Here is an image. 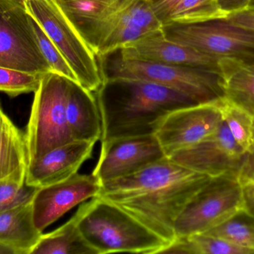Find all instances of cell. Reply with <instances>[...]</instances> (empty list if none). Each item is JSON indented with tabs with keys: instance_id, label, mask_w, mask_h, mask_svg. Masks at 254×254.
Instances as JSON below:
<instances>
[{
	"instance_id": "6da1fadb",
	"label": "cell",
	"mask_w": 254,
	"mask_h": 254,
	"mask_svg": "<svg viewBox=\"0 0 254 254\" xmlns=\"http://www.w3.org/2000/svg\"><path fill=\"white\" fill-rule=\"evenodd\" d=\"M211 178L166 157L132 174L103 182L96 197L116 204L170 244L176 240V219Z\"/></svg>"
},
{
	"instance_id": "7a4b0ae2",
	"label": "cell",
	"mask_w": 254,
	"mask_h": 254,
	"mask_svg": "<svg viewBox=\"0 0 254 254\" xmlns=\"http://www.w3.org/2000/svg\"><path fill=\"white\" fill-rule=\"evenodd\" d=\"M95 94L102 123L101 142L155 135L173 110L198 104L176 89L146 81L105 82Z\"/></svg>"
},
{
	"instance_id": "3957f363",
	"label": "cell",
	"mask_w": 254,
	"mask_h": 254,
	"mask_svg": "<svg viewBox=\"0 0 254 254\" xmlns=\"http://www.w3.org/2000/svg\"><path fill=\"white\" fill-rule=\"evenodd\" d=\"M78 228L97 254H161L170 243L113 203L99 197L77 210Z\"/></svg>"
},
{
	"instance_id": "277c9868",
	"label": "cell",
	"mask_w": 254,
	"mask_h": 254,
	"mask_svg": "<svg viewBox=\"0 0 254 254\" xmlns=\"http://www.w3.org/2000/svg\"><path fill=\"white\" fill-rule=\"evenodd\" d=\"M101 69L104 83L136 80L154 82L176 89L198 104L219 102L224 98L219 72L209 69L125 59L121 56Z\"/></svg>"
},
{
	"instance_id": "5b68a950",
	"label": "cell",
	"mask_w": 254,
	"mask_h": 254,
	"mask_svg": "<svg viewBox=\"0 0 254 254\" xmlns=\"http://www.w3.org/2000/svg\"><path fill=\"white\" fill-rule=\"evenodd\" d=\"M69 81L57 73H46L34 92L25 133L28 163L73 141L65 113Z\"/></svg>"
},
{
	"instance_id": "8992f818",
	"label": "cell",
	"mask_w": 254,
	"mask_h": 254,
	"mask_svg": "<svg viewBox=\"0 0 254 254\" xmlns=\"http://www.w3.org/2000/svg\"><path fill=\"white\" fill-rule=\"evenodd\" d=\"M25 6L62 54L79 85L89 92H98L104 83L98 57L55 0H26Z\"/></svg>"
},
{
	"instance_id": "52a82bcc",
	"label": "cell",
	"mask_w": 254,
	"mask_h": 254,
	"mask_svg": "<svg viewBox=\"0 0 254 254\" xmlns=\"http://www.w3.org/2000/svg\"><path fill=\"white\" fill-rule=\"evenodd\" d=\"M243 210L246 206L237 174L212 177L176 219V238L202 234Z\"/></svg>"
},
{
	"instance_id": "ba28073f",
	"label": "cell",
	"mask_w": 254,
	"mask_h": 254,
	"mask_svg": "<svg viewBox=\"0 0 254 254\" xmlns=\"http://www.w3.org/2000/svg\"><path fill=\"white\" fill-rule=\"evenodd\" d=\"M0 67L52 73L39 48L25 2L20 0H0Z\"/></svg>"
},
{
	"instance_id": "9c48e42d",
	"label": "cell",
	"mask_w": 254,
	"mask_h": 254,
	"mask_svg": "<svg viewBox=\"0 0 254 254\" xmlns=\"http://www.w3.org/2000/svg\"><path fill=\"white\" fill-rule=\"evenodd\" d=\"M162 31L169 40L216 58L254 61V31L224 19L195 24L166 23Z\"/></svg>"
},
{
	"instance_id": "30bf717a",
	"label": "cell",
	"mask_w": 254,
	"mask_h": 254,
	"mask_svg": "<svg viewBox=\"0 0 254 254\" xmlns=\"http://www.w3.org/2000/svg\"><path fill=\"white\" fill-rule=\"evenodd\" d=\"M222 101L176 109L166 116L155 135L167 158L217 131L223 122Z\"/></svg>"
},
{
	"instance_id": "8fae6325",
	"label": "cell",
	"mask_w": 254,
	"mask_h": 254,
	"mask_svg": "<svg viewBox=\"0 0 254 254\" xmlns=\"http://www.w3.org/2000/svg\"><path fill=\"white\" fill-rule=\"evenodd\" d=\"M164 158L155 135L101 142V155L92 174L103 183L132 174Z\"/></svg>"
},
{
	"instance_id": "7c38bea8",
	"label": "cell",
	"mask_w": 254,
	"mask_h": 254,
	"mask_svg": "<svg viewBox=\"0 0 254 254\" xmlns=\"http://www.w3.org/2000/svg\"><path fill=\"white\" fill-rule=\"evenodd\" d=\"M245 154L223 121L214 134L168 158L185 168L216 177L237 174Z\"/></svg>"
},
{
	"instance_id": "4fadbf2b",
	"label": "cell",
	"mask_w": 254,
	"mask_h": 254,
	"mask_svg": "<svg viewBox=\"0 0 254 254\" xmlns=\"http://www.w3.org/2000/svg\"><path fill=\"white\" fill-rule=\"evenodd\" d=\"M101 186L93 174L77 172L59 183L39 188L32 201L36 227L43 232L76 206L96 197Z\"/></svg>"
},
{
	"instance_id": "5bb4252c",
	"label": "cell",
	"mask_w": 254,
	"mask_h": 254,
	"mask_svg": "<svg viewBox=\"0 0 254 254\" xmlns=\"http://www.w3.org/2000/svg\"><path fill=\"white\" fill-rule=\"evenodd\" d=\"M118 52L119 56L125 59L200 67L219 72V58L169 40L163 31L148 34L131 42Z\"/></svg>"
},
{
	"instance_id": "9a60e30c",
	"label": "cell",
	"mask_w": 254,
	"mask_h": 254,
	"mask_svg": "<svg viewBox=\"0 0 254 254\" xmlns=\"http://www.w3.org/2000/svg\"><path fill=\"white\" fill-rule=\"evenodd\" d=\"M95 142L73 140L28 163L25 183L44 187L69 178L92 157Z\"/></svg>"
},
{
	"instance_id": "2e32d148",
	"label": "cell",
	"mask_w": 254,
	"mask_h": 254,
	"mask_svg": "<svg viewBox=\"0 0 254 254\" xmlns=\"http://www.w3.org/2000/svg\"><path fill=\"white\" fill-rule=\"evenodd\" d=\"M89 47L95 48L106 26L134 0H55Z\"/></svg>"
},
{
	"instance_id": "e0dca14e",
	"label": "cell",
	"mask_w": 254,
	"mask_h": 254,
	"mask_svg": "<svg viewBox=\"0 0 254 254\" xmlns=\"http://www.w3.org/2000/svg\"><path fill=\"white\" fill-rule=\"evenodd\" d=\"M65 113L73 140L96 143L101 140L102 123L95 93L69 81Z\"/></svg>"
},
{
	"instance_id": "ac0fdd59",
	"label": "cell",
	"mask_w": 254,
	"mask_h": 254,
	"mask_svg": "<svg viewBox=\"0 0 254 254\" xmlns=\"http://www.w3.org/2000/svg\"><path fill=\"white\" fill-rule=\"evenodd\" d=\"M218 70L224 98L254 119V61L224 57L218 61Z\"/></svg>"
},
{
	"instance_id": "d6986e66",
	"label": "cell",
	"mask_w": 254,
	"mask_h": 254,
	"mask_svg": "<svg viewBox=\"0 0 254 254\" xmlns=\"http://www.w3.org/2000/svg\"><path fill=\"white\" fill-rule=\"evenodd\" d=\"M43 232L36 227L32 202L0 212V243L16 254H31Z\"/></svg>"
},
{
	"instance_id": "ffe728a7",
	"label": "cell",
	"mask_w": 254,
	"mask_h": 254,
	"mask_svg": "<svg viewBox=\"0 0 254 254\" xmlns=\"http://www.w3.org/2000/svg\"><path fill=\"white\" fill-rule=\"evenodd\" d=\"M28 158L25 135L0 104V180L25 183Z\"/></svg>"
},
{
	"instance_id": "44dd1931",
	"label": "cell",
	"mask_w": 254,
	"mask_h": 254,
	"mask_svg": "<svg viewBox=\"0 0 254 254\" xmlns=\"http://www.w3.org/2000/svg\"><path fill=\"white\" fill-rule=\"evenodd\" d=\"M78 213L53 232L43 234L31 254H97L78 228Z\"/></svg>"
},
{
	"instance_id": "7402d4cb",
	"label": "cell",
	"mask_w": 254,
	"mask_h": 254,
	"mask_svg": "<svg viewBox=\"0 0 254 254\" xmlns=\"http://www.w3.org/2000/svg\"><path fill=\"white\" fill-rule=\"evenodd\" d=\"M219 0H181L164 20L166 23L195 24L226 19Z\"/></svg>"
},
{
	"instance_id": "603a6c76",
	"label": "cell",
	"mask_w": 254,
	"mask_h": 254,
	"mask_svg": "<svg viewBox=\"0 0 254 254\" xmlns=\"http://www.w3.org/2000/svg\"><path fill=\"white\" fill-rule=\"evenodd\" d=\"M202 234L219 237L254 254V216L246 210Z\"/></svg>"
},
{
	"instance_id": "cb8c5ba5",
	"label": "cell",
	"mask_w": 254,
	"mask_h": 254,
	"mask_svg": "<svg viewBox=\"0 0 254 254\" xmlns=\"http://www.w3.org/2000/svg\"><path fill=\"white\" fill-rule=\"evenodd\" d=\"M222 119L239 146L245 152L254 146V119L249 113L223 98L220 103Z\"/></svg>"
},
{
	"instance_id": "d4e9b609",
	"label": "cell",
	"mask_w": 254,
	"mask_h": 254,
	"mask_svg": "<svg viewBox=\"0 0 254 254\" xmlns=\"http://www.w3.org/2000/svg\"><path fill=\"white\" fill-rule=\"evenodd\" d=\"M44 75L0 67V91L10 97L34 92Z\"/></svg>"
},
{
	"instance_id": "484cf974",
	"label": "cell",
	"mask_w": 254,
	"mask_h": 254,
	"mask_svg": "<svg viewBox=\"0 0 254 254\" xmlns=\"http://www.w3.org/2000/svg\"><path fill=\"white\" fill-rule=\"evenodd\" d=\"M30 15V14H29ZM31 25L37 37L39 48L47 61L52 73L61 75L71 82H77V78L62 54L41 28L38 22L30 15ZM79 85V84H78Z\"/></svg>"
},
{
	"instance_id": "4316f807",
	"label": "cell",
	"mask_w": 254,
	"mask_h": 254,
	"mask_svg": "<svg viewBox=\"0 0 254 254\" xmlns=\"http://www.w3.org/2000/svg\"><path fill=\"white\" fill-rule=\"evenodd\" d=\"M191 254H254L226 240L206 234L188 237Z\"/></svg>"
},
{
	"instance_id": "83f0119b",
	"label": "cell",
	"mask_w": 254,
	"mask_h": 254,
	"mask_svg": "<svg viewBox=\"0 0 254 254\" xmlns=\"http://www.w3.org/2000/svg\"><path fill=\"white\" fill-rule=\"evenodd\" d=\"M39 188L12 180H0V212L29 204Z\"/></svg>"
},
{
	"instance_id": "f1b7e54d",
	"label": "cell",
	"mask_w": 254,
	"mask_h": 254,
	"mask_svg": "<svg viewBox=\"0 0 254 254\" xmlns=\"http://www.w3.org/2000/svg\"><path fill=\"white\" fill-rule=\"evenodd\" d=\"M125 10L132 25L149 34L162 31L164 25L155 13L150 1L134 0Z\"/></svg>"
},
{
	"instance_id": "f546056e",
	"label": "cell",
	"mask_w": 254,
	"mask_h": 254,
	"mask_svg": "<svg viewBox=\"0 0 254 254\" xmlns=\"http://www.w3.org/2000/svg\"><path fill=\"white\" fill-rule=\"evenodd\" d=\"M237 177L243 191L246 211L254 216V146L245 154Z\"/></svg>"
},
{
	"instance_id": "4dcf8cb0",
	"label": "cell",
	"mask_w": 254,
	"mask_h": 254,
	"mask_svg": "<svg viewBox=\"0 0 254 254\" xmlns=\"http://www.w3.org/2000/svg\"><path fill=\"white\" fill-rule=\"evenodd\" d=\"M226 22L254 31V7H247L238 11L229 13L226 19Z\"/></svg>"
},
{
	"instance_id": "1f68e13d",
	"label": "cell",
	"mask_w": 254,
	"mask_h": 254,
	"mask_svg": "<svg viewBox=\"0 0 254 254\" xmlns=\"http://www.w3.org/2000/svg\"><path fill=\"white\" fill-rule=\"evenodd\" d=\"M180 1L181 0H158L152 3L155 13L161 19L162 23H164V20L173 7Z\"/></svg>"
},
{
	"instance_id": "d6a6232c",
	"label": "cell",
	"mask_w": 254,
	"mask_h": 254,
	"mask_svg": "<svg viewBox=\"0 0 254 254\" xmlns=\"http://www.w3.org/2000/svg\"><path fill=\"white\" fill-rule=\"evenodd\" d=\"M222 9L229 14L249 7L252 0H219Z\"/></svg>"
},
{
	"instance_id": "836d02e7",
	"label": "cell",
	"mask_w": 254,
	"mask_h": 254,
	"mask_svg": "<svg viewBox=\"0 0 254 254\" xmlns=\"http://www.w3.org/2000/svg\"><path fill=\"white\" fill-rule=\"evenodd\" d=\"M0 254H16L11 249L0 243Z\"/></svg>"
},
{
	"instance_id": "e575fe53",
	"label": "cell",
	"mask_w": 254,
	"mask_h": 254,
	"mask_svg": "<svg viewBox=\"0 0 254 254\" xmlns=\"http://www.w3.org/2000/svg\"><path fill=\"white\" fill-rule=\"evenodd\" d=\"M249 7H254V0H252L250 4H249Z\"/></svg>"
},
{
	"instance_id": "d590c367",
	"label": "cell",
	"mask_w": 254,
	"mask_h": 254,
	"mask_svg": "<svg viewBox=\"0 0 254 254\" xmlns=\"http://www.w3.org/2000/svg\"><path fill=\"white\" fill-rule=\"evenodd\" d=\"M147 1H150V2L153 3L155 1H158V0H147Z\"/></svg>"
},
{
	"instance_id": "8d00e7d4",
	"label": "cell",
	"mask_w": 254,
	"mask_h": 254,
	"mask_svg": "<svg viewBox=\"0 0 254 254\" xmlns=\"http://www.w3.org/2000/svg\"><path fill=\"white\" fill-rule=\"evenodd\" d=\"M20 1H24V2H25V1H26V0H20Z\"/></svg>"
}]
</instances>
